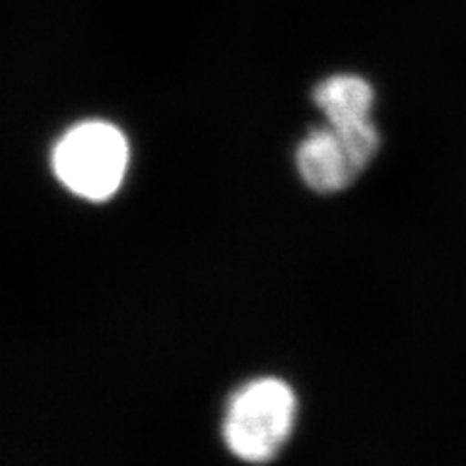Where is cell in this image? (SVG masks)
<instances>
[{
  "instance_id": "1",
  "label": "cell",
  "mask_w": 466,
  "mask_h": 466,
  "mask_svg": "<svg viewBox=\"0 0 466 466\" xmlns=\"http://www.w3.org/2000/svg\"><path fill=\"white\" fill-rule=\"evenodd\" d=\"M298 399L282 379L247 383L229 399L224 441L247 462H268L280 453L296 426Z\"/></svg>"
},
{
  "instance_id": "2",
  "label": "cell",
  "mask_w": 466,
  "mask_h": 466,
  "mask_svg": "<svg viewBox=\"0 0 466 466\" xmlns=\"http://www.w3.org/2000/svg\"><path fill=\"white\" fill-rule=\"evenodd\" d=\"M128 167V142L106 121H86L66 130L53 150V169L61 183L86 200L111 198Z\"/></svg>"
},
{
  "instance_id": "3",
  "label": "cell",
  "mask_w": 466,
  "mask_h": 466,
  "mask_svg": "<svg viewBox=\"0 0 466 466\" xmlns=\"http://www.w3.org/2000/svg\"><path fill=\"white\" fill-rule=\"evenodd\" d=\"M296 164L301 179L320 195L340 193L366 169L332 125L315 128L298 146Z\"/></svg>"
},
{
  "instance_id": "4",
  "label": "cell",
  "mask_w": 466,
  "mask_h": 466,
  "mask_svg": "<svg viewBox=\"0 0 466 466\" xmlns=\"http://www.w3.org/2000/svg\"><path fill=\"white\" fill-rule=\"evenodd\" d=\"M313 101L329 125L342 127L371 119L375 92L366 78L334 75L315 87Z\"/></svg>"
}]
</instances>
